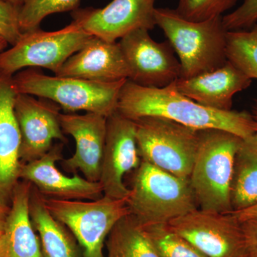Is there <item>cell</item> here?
I'll return each instance as SVG.
<instances>
[{"mask_svg":"<svg viewBox=\"0 0 257 257\" xmlns=\"http://www.w3.org/2000/svg\"><path fill=\"white\" fill-rule=\"evenodd\" d=\"M248 257H257V216L241 221Z\"/></svg>","mask_w":257,"mask_h":257,"instance_id":"obj_29","label":"cell"},{"mask_svg":"<svg viewBox=\"0 0 257 257\" xmlns=\"http://www.w3.org/2000/svg\"><path fill=\"white\" fill-rule=\"evenodd\" d=\"M252 79L227 61L219 68L190 77L177 79L176 89L196 102L217 110H231L233 96L249 87Z\"/></svg>","mask_w":257,"mask_h":257,"instance_id":"obj_18","label":"cell"},{"mask_svg":"<svg viewBox=\"0 0 257 257\" xmlns=\"http://www.w3.org/2000/svg\"><path fill=\"white\" fill-rule=\"evenodd\" d=\"M5 1L8 2V3L20 8L21 6L22 3H23V0H5Z\"/></svg>","mask_w":257,"mask_h":257,"instance_id":"obj_34","label":"cell"},{"mask_svg":"<svg viewBox=\"0 0 257 257\" xmlns=\"http://www.w3.org/2000/svg\"><path fill=\"white\" fill-rule=\"evenodd\" d=\"M135 121L142 160L189 179L199 146V130L160 117L148 116Z\"/></svg>","mask_w":257,"mask_h":257,"instance_id":"obj_6","label":"cell"},{"mask_svg":"<svg viewBox=\"0 0 257 257\" xmlns=\"http://www.w3.org/2000/svg\"><path fill=\"white\" fill-rule=\"evenodd\" d=\"M80 0H23L19 10V24L22 32L40 28L49 15L78 9Z\"/></svg>","mask_w":257,"mask_h":257,"instance_id":"obj_24","label":"cell"},{"mask_svg":"<svg viewBox=\"0 0 257 257\" xmlns=\"http://www.w3.org/2000/svg\"><path fill=\"white\" fill-rule=\"evenodd\" d=\"M130 71L128 80L149 87H164L180 77L181 66L170 42H155L145 29L120 39Z\"/></svg>","mask_w":257,"mask_h":257,"instance_id":"obj_12","label":"cell"},{"mask_svg":"<svg viewBox=\"0 0 257 257\" xmlns=\"http://www.w3.org/2000/svg\"><path fill=\"white\" fill-rule=\"evenodd\" d=\"M32 187L30 182L20 180L15 187L5 232L7 257H45L30 219Z\"/></svg>","mask_w":257,"mask_h":257,"instance_id":"obj_19","label":"cell"},{"mask_svg":"<svg viewBox=\"0 0 257 257\" xmlns=\"http://www.w3.org/2000/svg\"><path fill=\"white\" fill-rule=\"evenodd\" d=\"M55 75L114 82L130 79V71L119 42L93 36Z\"/></svg>","mask_w":257,"mask_h":257,"instance_id":"obj_16","label":"cell"},{"mask_svg":"<svg viewBox=\"0 0 257 257\" xmlns=\"http://www.w3.org/2000/svg\"><path fill=\"white\" fill-rule=\"evenodd\" d=\"M18 94H29L56 103L66 112L96 113L108 117L117 109L125 80L99 82L72 77L50 76L37 68H27L13 75Z\"/></svg>","mask_w":257,"mask_h":257,"instance_id":"obj_5","label":"cell"},{"mask_svg":"<svg viewBox=\"0 0 257 257\" xmlns=\"http://www.w3.org/2000/svg\"><path fill=\"white\" fill-rule=\"evenodd\" d=\"M132 183L126 205L130 214L144 226L167 224L199 208L189 179L145 161L134 171Z\"/></svg>","mask_w":257,"mask_h":257,"instance_id":"obj_4","label":"cell"},{"mask_svg":"<svg viewBox=\"0 0 257 257\" xmlns=\"http://www.w3.org/2000/svg\"><path fill=\"white\" fill-rule=\"evenodd\" d=\"M233 214L239 219L240 221L246 220L249 218L257 216V204L248 207L247 209L239 211H233Z\"/></svg>","mask_w":257,"mask_h":257,"instance_id":"obj_31","label":"cell"},{"mask_svg":"<svg viewBox=\"0 0 257 257\" xmlns=\"http://www.w3.org/2000/svg\"><path fill=\"white\" fill-rule=\"evenodd\" d=\"M105 243L106 257H160L145 226L130 214L116 222Z\"/></svg>","mask_w":257,"mask_h":257,"instance_id":"obj_22","label":"cell"},{"mask_svg":"<svg viewBox=\"0 0 257 257\" xmlns=\"http://www.w3.org/2000/svg\"><path fill=\"white\" fill-rule=\"evenodd\" d=\"M13 76L0 73V204L11 206L20 182V135L15 119L14 103L18 93Z\"/></svg>","mask_w":257,"mask_h":257,"instance_id":"obj_17","label":"cell"},{"mask_svg":"<svg viewBox=\"0 0 257 257\" xmlns=\"http://www.w3.org/2000/svg\"><path fill=\"white\" fill-rule=\"evenodd\" d=\"M116 111L133 121L148 116L164 118L193 130H224L241 138L257 133V122L251 114L203 106L179 92L174 82L167 87H149L127 79Z\"/></svg>","mask_w":257,"mask_h":257,"instance_id":"obj_1","label":"cell"},{"mask_svg":"<svg viewBox=\"0 0 257 257\" xmlns=\"http://www.w3.org/2000/svg\"><path fill=\"white\" fill-rule=\"evenodd\" d=\"M227 60L250 79H257V23L246 30L228 31Z\"/></svg>","mask_w":257,"mask_h":257,"instance_id":"obj_23","label":"cell"},{"mask_svg":"<svg viewBox=\"0 0 257 257\" xmlns=\"http://www.w3.org/2000/svg\"><path fill=\"white\" fill-rule=\"evenodd\" d=\"M63 143L55 144L44 156L22 164L20 180L30 182L43 197L62 200H96L104 196L99 182H92L77 174L64 175L57 167L63 160Z\"/></svg>","mask_w":257,"mask_h":257,"instance_id":"obj_14","label":"cell"},{"mask_svg":"<svg viewBox=\"0 0 257 257\" xmlns=\"http://www.w3.org/2000/svg\"><path fill=\"white\" fill-rule=\"evenodd\" d=\"M242 139L224 130H199L197 156L189 177L199 209L233 212L231 181Z\"/></svg>","mask_w":257,"mask_h":257,"instance_id":"obj_3","label":"cell"},{"mask_svg":"<svg viewBox=\"0 0 257 257\" xmlns=\"http://www.w3.org/2000/svg\"><path fill=\"white\" fill-rule=\"evenodd\" d=\"M19 7L0 0V38L13 46L23 36L19 24Z\"/></svg>","mask_w":257,"mask_h":257,"instance_id":"obj_28","label":"cell"},{"mask_svg":"<svg viewBox=\"0 0 257 257\" xmlns=\"http://www.w3.org/2000/svg\"><path fill=\"white\" fill-rule=\"evenodd\" d=\"M92 37L74 21L57 31L24 32L10 50L0 52V73L13 76L20 69L41 67L56 74Z\"/></svg>","mask_w":257,"mask_h":257,"instance_id":"obj_8","label":"cell"},{"mask_svg":"<svg viewBox=\"0 0 257 257\" xmlns=\"http://www.w3.org/2000/svg\"><path fill=\"white\" fill-rule=\"evenodd\" d=\"M231 203L233 211L257 204V133L243 138L235 155Z\"/></svg>","mask_w":257,"mask_h":257,"instance_id":"obj_21","label":"cell"},{"mask_svg":"<svg viewBox=\"0 0 257 257\" xmlns=\"http://www.w3.org/2000/svg\"><path fill=\"white\" fill-rule=\"evenodd\" d=\"M160 257H207L167 224L145 226Z\"/></svg>","mask_w":257,"mask_h":257,"instance_id":"obj_25","label":"cell"},{"mask_svg":"<svg viewBox=\"0 0 257 257\" xmlns=\"http://www.w3.org/2000/svg\"><path fill=\"white\" fill-rule=\"evenodd\" d=\"M239 0H179L176 11L192 22H203L222 17Z\"/></svg>","mask_w":257,"mask_h":257,"instance_id":"obj_26","label":"cell"},{"mask_svg":"<svg viewBox=\"0 0 257 257\" xmlns=\"http://www.w3.org/2000/svg\"><path fill=\"white\" fill-rule=\"evenodd\" d=\"M160 27L178 55L180 78H190L219 68L227 62V30L222 17L203 22L186 20L170 8H156Z\"/></svg>","mask_w":257,"mask_h":257,"instance_id":"obj_2","label":"cell"},{"mask_svg":"<svg viewBox=\"0 0 257 257\" xmlns=\"http://www.w3.org/2000/svg\"><path fill=\"white\" fill-rule=\"evenodd\" d=\"M60 106L53 101L29 94H18L14 111L20 135L22 163L38 160L53 146L55 140L66 143L61 127Z\"/></svg>","mask_w":257,"mask_h":257,"instance_id":"obj_11","label":"cell"},{"mask_svg":"<svg viewBox=\"0 0 257 257\" xmlns=\"http://www.w3.org/2000/svg\"><path fill=\"white\" fill-rule=\"evenodd\" d=\"M8 43L3 39L0 38V52H3L7 47H8Z\"/></svg>","mask_w":257,"mask_h":257,"instance_id":"obj_33","label":"cell"},{"mask_svg":"<svg viewBox=\"0 0 257 257\" xmlns=\"http://www.w3.org/2000/svg\"><path fill=\"white\" fill-rule=\"evenodd\" d=\"M0 257H7V240L5 234L0 237Z\"/></svg>","mask_w":257,"mask_h":257,"instance_id":"obj_32","label":"cell"},{"mask_svg":"<svg viewBox=\"0 0 257 257\" xmlns=\"http://www.w3.org/2000/svg\"><path fill=\"white\" fill-rule=\"evenodd\" d=\"M136 132L135 121L117 111L106 119L105 147L99 181L106 197L126 200L130 195L124 177L137 170L142 162Z\"/></svg>","mask_w":257,"mask_h":257,"instance_id":"obj_10","label":"cell"},{"mask_svg":"<svg viewBox=\"0 0 257 257\" xmlns=\"http://www.w3.org/2000/svg\"><path fill=\"white\" fill-rule=\"evenodd\" d=\"M222 20L227 31L248 30L257 23V0H243L239 8L223 15Z\"/></svg>","mask_w":257,"mask_h":257,"instance_id":"obj_27","label":"cell"},{"mask_svg":"<svg viewBox=\"0 0 257 257\" xmlns=\"http://www.w3.org/2000/svg\"><path fill=\"white\" fill-rule=\"evenodd\" d=\"M29 209L32 225L39 234L45 257H82L74 235L50 214L45 207L43 196L33 186Z\"/></svg>","mask_w":257,"mask_h":257,"instance_id":"obj_20","label":"cell"},{"mask_svg":"<svg viewBox=\"0 0 257 257\" xmlns=\"http://www.w3.org/2000/svg\"><path fill=\"white\" fill-rule=\"evenodd\" d=\"M107 117L96 113H60L61 127L76 143V151L70 158L62 160L67 172L77 174L92 182L100 179L101 162L105 147Z\"/></svg>","mask_w":257,"mask_h":257,"instance_id":"obj_15","label":"cell"},{"mask_svg":"<svg viewBox=\"0 0 257 257\" xmlns=\"http://www.w3.org/2000/svg\"><path fill=\"white\" fill-rule=\"evenodd\" d=\"M45 207L74 235L83 257H104L106 238L115 224L130 214L126 199L103 196L96 200H62L43 197Z\"/></svg>","mask_w":257,"mask_h":257,"instance_id":"obj_7","label":"cell"},{"mask_svg":"<svg viewBox=\"0 0 257 257\" xmlns=\"http://www.w3.org/2000/svg\"><path fill=\"white\" fill-rule=\"evenodd\" d=\"M156 0H112L100 9L72 12L73 21L88 34L114 42L135 30H153Z\"/></svg>","mask_w":257,"mask_h":257,"instance_id":"obj_13","label":"cell"},{"mask_svg":"<svg viewBox=\"0 0 257 257\" xmlns=\"http://www.w3.org/2000/svg\"><path fill=\"white\" fill-rule=\"evenodd\" d=\"M167 226L207 257H248L241 221L232 212L198 208Z\"/></svg>","mask_w":257,"mask_h":257,"instance_id":"obj_9","label":"cell"},{"mask_svg":"<svg viewBox=\"0 0 257 257\" xmlns=\"http://www.w3.org/2000/svg\"><path fill=\"white\" fill-rule=\"evenodd\" d=\"M10 207L0 204V237L4 236L6 232L7 221L9 215Z\"/></svg>","mask_w":257,"mask_h":257,"instance_id":"obj_30","label":"cell"}]
</instances>
